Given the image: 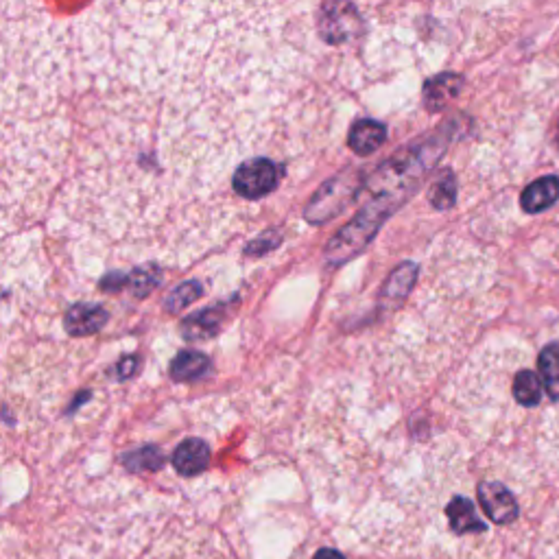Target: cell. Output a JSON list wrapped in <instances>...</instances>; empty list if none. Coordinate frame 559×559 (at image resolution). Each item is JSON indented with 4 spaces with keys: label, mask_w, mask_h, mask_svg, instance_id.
Masks as SVG:
<instances>
[{
    "label": "cell",
    "mask_w": 559,
    "mask_h": 559,
    "mask_svg": "<svg viewBox=\"0 0 559 559\" xmlns=\"http://www.w3.org/2000/svg\"><path fill=\"white\" fill-rule=\"evenodd\" d=\"M404 197L407 195L391 193V190H378V195H374L370 204L356 214L346 228L328 243L326 256L330 265L348 263L350 258H354L361 249H365V245L374 239L378 228L385 223L389 214L402 204Z\"/></svg>",
    "instance_id": "cell-1"
},
{
    "label": "cell",
    "mask_w": 559,
    "mask_h": 559,
    "mask_svg": "<svg viewBox=\"0 0 559 559\" xmlns=\"http://www.w3.org/2000/svg\"><path fill=\"white\" fill-rule=\"evenodd\" d=\"M359 9L350 0H326L319 11V33L328 44L348 42L359 35Z\"/></svg>",
    "instance_id": "cell-2"
},
{
    "label": "cell",
    "mask_w": 559,
    "mask_h": 559,
    "mask_svg": "<svg viewBox=\"0 0 559 559\" xmlns=\"http://www.w3.org/2000/svg\"><path fill=\"white\" fill-rule=\"evenodd\" d=\"M282 177V169L267 158H254L243 162L234 173L232 186L236 195L245 199H260L276 190Z\"/></svg>",
    "instance_id": "cell-3"
},
{
    "label": "cell",
    "mask_w": 559,
    "mask_h": 559,
    "mask_svg": "<svg viewBox=\"0 0 559 559\" xmlns=\"http://www.w3.org/2000/svg\"><path fill=\"white\" fill-rule=\"evenodd\" d=\"M359 184L354 182V175H341L330 180L319 193L313 197L311 206L306 208V219L311 223H324L350 204Z\"/></svg>",
    "instance_id": "cell-4"
},
{
    "label": "cell",
    "mask_w": 559,
    "mask_h": 559,
    "mask_svg": "<svg viewBox=\"0 0 559 559\" xmlns=\"http://www.w3.org/2000/svg\"><path fill=\"white\" fill-rule=\"evenodd\" d=\"M479 503L485 511V516L496 525H509L518 516V503L503 483L498 481H483L477 487Z\"/></svg>",
    "instance_id": "cell-5"
},
{
    "label": "cell",
    "mask_w": 559,
    "mask_h": 559,
    "mask_svg": "<svg viewBox=\"0 0 559 559\" xmlns=\"http://www.w3.org/2000/svg\"><path fill=\"white\" fill-rule=\"evenodd\" d=\"M107 311L99 304H75L64 315V326L70 337H90L105 328Z\"/></svg>",
    "instance_id": "cell-6"
},
{
    "label": "cell",
    "mask_w": 559,
    "mask_h": 559,
    "mask_svg": "<svg viewBox=\"0 0 559 559\" xmlns=\"http://www.w3.org/2000/svg\"><path fill=\"white\" fill-rule=\"evenodd\" d=\"M173 468L182 474V477H197L204 472L210 463V446L204 439L190 437L175 448L173 453Z\"/></svg>",
    "instance_id": "cell-7"
},
{
    "label": "cell",
    "mask_w": 559,
    "mask_h": 559,
    "mask_svg": "<svg viewBox=\"0 0 559 559\" xmlns=\"http://www.w3.org/2000/svg\"><path fill=\"white\" fill-rule=\"evenodd\" d=\"M223 319H225V306L223 304L210 306V308H206V311H199V313L184 319L182 335L188 341L212 339L221 330Z\"/></svg>",
    "instance_id": "cell-8"
},
{
    "label": "cell",
    "mask_w": 559,
    "mask_h": 559,
    "mask_svg": "<svg viewBox=\"0 0 559 559\" xmlns=\"http://www.w3.org/2000/svg\"><path fill=\"white\" fill-rule=\"evenodd\" d=\"M557 199H559V177L546 175L525 188V193L520 195V206L525 212L538 214L549 210Z\"/></svg>",
    "instance_id": "cell-9"
},
{
    "label": "cell",
    "mask_w": 559,
    "mask_h": 559,
    "mask_svg": "<svg viewBox=\"0 0 559 559\" xmlns=\"http://www.w3.org/2000/svg\"><path fill=\"white\" fill-rule=\"evenodd\" d=\"M387 140V127L376 121H359L354 123L350 129L348 145L356 153V156H372L376 149L385 145Z\"/></svg>",
    "instance_id": "cell-10"
},
{
    "label": "cell",
    "mask_w": 559,
    "mask_h": 559,
    "mask_svg": "<svg viewBox=\"0 0 559 559\" xmlns=\"http://www.w3.org/2000/svg\"><path fill=\"white\" fill-rule=\"evenodd\" d=\"M463 79L459 75H437L426 83L424 103L431 112H439L461 92Z\"/></svg>",
    "instance_id": "cell-11"
},
{
    "label": "cell",
    "mask_w": 559,
    "mask_h": 559,
    "mask_svg": "<svg viewBox=\"0 0 559 559\" xmlns=\"http://www.w3.org/2000/svg\"><path fill=\"white\" fill-rule=\"evenodd\" d=\"M446 514L450 520V529L455 533H485L487 527L485 522L479 520L474 505L468 501L466 496H455L453 501L448 503Z\"/></svg>",
    "instance_id": "cell-12"
},
{
    "label": "cell",
    "mask_w": 559,
    "mask_h": 559,
    "mask_svg": "<svg viewBox=\"0 0 559 559\" xmlns=\"http://www.w3.org/2000/svg\"><path fill=\"white\" fill-rule=\"evenodd\" d=\"M210 372V359L197 350H182L171 363V378L177 383H188V380L201 378Z\"/></svg>",
    "instance_id": "cell-13"
},
{
    "label": "cell",
    "mask_w": 559,
    "mask_h": 559,
    "mask_svg": "<svg viewBox=\"0 0 559 559\" xmlns=\"http://www.w3.org/2000/svg\"><path fill=\"white\" fill-rule=\"evenodd\" d=\"M121 461L129 472H151L164 466V453L158 446H142L123 455Z\"/></svg>",
    "instance_id": "cell-14"
},
{
    "label": "cell",
    "mask_w": 559,
    "mask_h": 559,
    "mask_svg": "<svg viewBox=\"0 0 559 559\" xmlns=\"http://www.w3.org/2000/svg\"><path fill=\"white\" fill-rule=\"evenodd\" d=\"M514 398L518 404H522V407H535V404H540L542 398L540 376L529 370L520 372L514 378Z\"/></svg>",
    "instance_id": "cell-15"
},
{
    "label": "cell",
    "mask_w": 559,
    "mask_h": 559,
    "mask_svg": "<svg viewBox=\"0 0 559 559\" xmlns=\"http://www.w3.org/2000/svg\"><path fill=\"white\" fill-rule=\"evenodd\" d=\"M415 273H418V267H415V265H411V263L400 265L389 276V280L385 284V295L391 297V300H404V297H407V293L413 287Z\"/></svg>",
    "instance_id": "cell-16"
},
{
    "label": "cell",
    "mask_w": 559,
    "mask_h": 559,
    "mask_svg": "<svg viewBox=\"0 0 559 559\" xmlns=\"http://www.w3.org/2000/svg\"><path fill=\"white\" fill-rule=\"evenodd\" d=\"M201 295H204V287H201V282H197V280L182 282L180 287L173 289L169 295H166V302H164L166 304V311H169V313H180L182 308L197 302Z\"/></svg>",
    "instance_id": "cell-17"
},
{
    "label": "cell",
    "mask_w": 559,
    "mask_h": 559,
    "mask_svg": "<svg viewBox=\"0 0 559 559\" xmlns=\"http://www.w3.org/2000/svg\"><path fill=\"white\" fill-rule=\"evenodd\" d=\"M127 284L136 297H147L160 284V273L153 267L136 269L127 276Z\"/></svg>",
    "instance_id": "cell-18"
},
{
    "label": "cell",
    "mask_w": 559,
    "mask_h": 559,
    "mask_svg": "<svg viewBox=\"0 0 559 559\" xmlns=\"http://www.w3.org/2000/svg\"><path fill=\"white\" fill-rule=\"evenodd\" d=\"M538 370L546 380V385L559 383V343H549V346L540 352Z\"/></svg>",
    "instance_id": "cell-19"
},
{
    "label": "cell",
    "mask_w": 559,
    "mask_h": 559,
    "mask_svg": "<svg viewBox=\"0 0 559 559\" xmlns=\"http://www.w3.org/2000/svg\"><path fill=\"white\" fill-rule=\"evenodd\" d=\"M455 197H457V186H455V180H453V175H444L442 180H439L433 190H431V201H433V206L439 208V210H446L455 204Z\"/></svg>",
    "instance_id": "cell-20"
},
{
    "label": "cell",
    "mask_w": 559,
    "mask_h": 559,
    "mask_svg": "<svg viewBox=\"0 0 559 559\" xmlns=\"http://www.w3.org/2000/svg\"><path fill=\"white\" fill-rule=\"evenodd\" d=\"M280 243V236L276 232H267L260 236V239L256 243H252L247 247V254L249 256H263L265 252H269V249H273Z\"/></svg>",
    "instance_id": "cell-21"
},
{
    "label": "cell",
    "mask_w": 559,
    "mask_h": 559,
    "mask_svg": "<svg viewBox=\"0 0 559 559\" xmlns=\"http://www.w3.org/2000/svg\"><path fill=\"white\" fill-rule=\"evenodd\" d=\"M138 367V356H125V359L118 363V374H121V378H132L138 372Z\"/></svg>",
    "instance_id": "cell-22"
},
{
    "label": "cell",
    "mask_w": 559,
    "mask_h": 559,
    "mask_svg": "<svg viewBox=\"0 0 559 559\" xmlns=\"http://www.w3.org/2000/svg\"><path fill=\"white\" fill-rule=\"evenodd\" d=\"M315 559H346L339 551H332V549H321L317 551Z\"/></svg>",
    "instance_id": "cell-23"
},
{
    "label": "cell",
    "mask_w": 559,
    "mask_h": 559,
    "mask_svg": "<svg viewBox=\"0 0 559 559\" xmlns=\"http://www.w3.org/2000/svg\"><path fill=\"white\" fill-rule=\"evenodd\" d=\"M546 394H549V398H551V400H559V383L546 385Z\"/></svg>",
    "instance_id": "cell-24"
},
{
    "label": "cell",
    "mask_w": 559,
    "mask_h": 559,
    "mask_svg": "<svg viewBox=\"0 0 559 559\" xmlns=\"http://www.w3.org/2000/svg\"><path fill=\"white\" fill-rule=\"evenodd\" d=\"M557 147H559V127H557Z\"/></svg>",
    "instance_id": "cell-25"
}]
</instances>
